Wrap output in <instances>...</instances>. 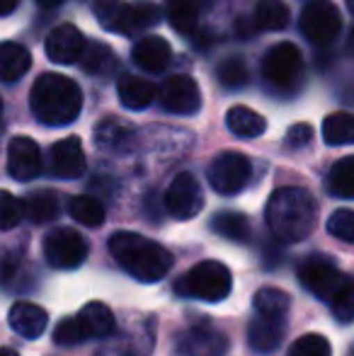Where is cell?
Instances as JSON below:
<instances>
[{
  "label": "cell",
  "mask_w": 354,
  "mask_h": 356,
  "mask_svg": "<svg viewBox=\"0 0 354 356\" xmlns=\"http://www.w3.org/2000/svg\"><path fill=\"white\" fill-rule=\"evenodd\" d=\"M158 99L170 114H194L202 107V92L192 75H170L158 90Z\"/></svg>",
  "instance_id": "obj_12"
},
{
  "label": "cell",
  "mask_w": 354,
  "mask_h": 356,
  "mask_svg": "<svg viewBox=\"0 0 354 356\" xmlns=\"http://www.w3.org/2000/svg\"><path fill=\"white\" fill-rule=\"evenodd\" d=\"M252 24L265 32H277L289 24V8L284 0H257Z\"/></svg>",
  "instance_id": "obj_27"
},
{
  "label": "cell",
  "mask_w": 354,
  "mask_h": 356,
  "mask_svg": "<svg viewBox=\"0 0 354 356\" xmlns=\"http://www.w3.org/2000/svg\"><path fill=\"white\" fill-rule=\"evenodd\" d=\"M131 58L141 71L163 73L172 58V49L163 37H143L141 42L134 44Z\"/></svg>",
  "instance_id": "obj_18"
},
{
  "label": "cell",
  "mask_w": 354,
  "mask_h": 356,
  "mask_svg": "<svg viewBox=\"0 0 354 356\" xmlns=\"http://www.w3.org/2000/svg\"><path fill=\"white\" fill-rule=\"evenodd\" d=\"M8 323L19 337L24 339H37L44 334L49 325V315L44 308L34 303H27V300H19L10 308V315H8Z\"/></svg>",
  "instance_id": "obj_19"
},
{
  "label": "cell",
  "mask_w": 354,
  "mask_h": 356,
  "mask_svg": "<svg viewBox=\"0 0 354 356\" xmlns=\"http://www.w3.org/2000/svg\"><path fill=\"white\" fill-rule=\"evenodd\" d=\"M86 339L90 337L78 315L76 318L61 320V323L56 325V330H54V342L61 344V347H73V344H81V342H86Z\"/></svg>",
  "instance_id": "obj_35"
},
{
  "label": "cell",
  "mask_w": 354,
  "mask_h": 356,
  "mask_svg": "<svg viewBox=\"0 0 354 356\" xmlns=\"http://www.w3.org/2000/svg\"><path fill=\"white\" fill-rule=\"evenodd\" d=\"M114 262L136 282L156 284L172 269V254L161 243L131 230H119L109 238Z\"/></svg>",
  "instance_id": "obj_2"
},
{
  "label": "cell",
  "mask_w": 354,
  "mask_h": 356,
  "mask_svg": "<svg viewBox=\"0 0 354 356\" xmlns=\"http://www.w3.org/2000/svg\"><path fill=\"white\" fill-rule=\"evenodd\" d=\"M265 218L277 240L298 243V240H306L316 228L318 204L308 189L282 187L269 197Z\"/></svg>",
  "instance_id": "obj_1"
},
{
  "label": "cell",
  "mask_w": 354,
  "mask_h": 356,
  "mask_svg": "<svg viewBox=\"0 0 354 356\" xmlns=\"http://www.w3.org/2000/svg\"><path fill=\"white\" fill-rule=\"evenodd\" d=\"M289 356H332L330 342H328L323 334H303L289 349Z\"/></svg>",
  "instance_id": "obj_34"
},
{
  "label": "cell",
  "mask_w": 354,
  "mask_h": 356,
  "mask_svg": "<svg viewBox=\"0 0 354 356\" xmlns=\"http://www.w3.org/2000/svg\"><path fill=\"white\" fill-rule=\"evenodd\" d=\"M34 117L47 127H66L81 114L83 92L76 80L61 73H42L29 92Z\"/></svg>",
  "instance_id": "obj_3"
},
{
  "label": "cell",
  "mask_w": 354,
  "mask_h": 356,
  "mask_svg": "<svg viewBox=\"0 0 354 356\" xmlns=\"http://www.w3.org/2000/svg\"><path fill=\"white\" fill-rule=\"evenodd\" d=\"M204 207V194L202 184L192 172H179L170 182L166 192V209L172 218L189 220L194 218Z\"/></svg>",
  "instance_id": "obj_11"
},
{
  "label": "cell",
  "mask_w": 354,
  "mask_h": 356,
  "mask_svg": "<svg viewBox=\"0 0 354 356\" xmlns=\"http://www.w3.org/2000/svg\"><path fill=\"white\" fill-rule=\"evenodd\" d=\"M284 334H287V320L282 318L255 315L248 325V344L257 354H272L274 349H279Z\"/></svg>",
  "instance_id": "obj_17"
},
{
  "label": "cell",
  "mask_w": 354,
  "mask_h": 356,
  "mask_svg": "<svg viewBox=\"0 0 354 356\" xmlns=\"http://www.w3.org/2000/svg\"><path fill=\"white\" fill-rule=\"evenodd\" d=\"M19 0H0V17H5V15H10L13 10H17Z\"/></svg>",
  "instance_id": "obj_41"
},
{
  "label": "cell",
  "mask_w": 354,
  "mask_h": 356,
  "mask_svg": "<svg viewBox=\"0 0 354 356\" xmlns=\"http://www.w3.org/2000/svg\"><path fill=\"white\" fill-rule=\"evenodd\" d=\"M233 289L231 269L226 264L216 262V259H207L199 262L184 274L175 284V291L184 298H197L207 300V303H218L223 300Z\"/></svg>",
  "instance_id": "obj_6"
},
{
  "label": "cell",
  "mask_w": 354,
  "mask_h": 356,
  "mask_svg": "<svg viewBox=\"0 0 354 356\" xmlns=\"http://www.w3.org/2000/svg\"><path fill=\"white\" fill-rule=\"evenodd\" d=\"M211 230L231 243H248L250 240V220L238 211H221L211 218Z\"/></svg>",
  "instance_id": "obj_28"
},
{
  "label": "cell",
  "mask_w": 354,
  "mask_h": 356,
  "mask_svg": "<svg viewBox=\"0 0 354 356\" xmlns=\"http://www.w3.org/2000/svg\"><path fill=\"white\" fill-rule=\"evenodd\" d=\"M8 172L17 182H29L42 172V150L27 136L13 138L8 145Z\"/></svg>",
  "instance_id": "obj_16"
},
{
  "label": "cell",
  "mask_w": 354,
  "mask_h": 356,
  "mask_svg": "<svg viewBox=\"0 0 354 356\" xmlns=\"http://www.w3.org/2000/svg\"><path fill=\"white\" fill-rule=\"evenodd\" d=\"M92 13L99 27L114 34H134L141 29L156 27L163 19V10L148 3H124V0H95Z\"/></svg>",
  "instance_id": "obj_4"
},
{
  "label": "cell",
  "mask_w": 354,
  "mask_h": 356,
  "mask_svg": "<svg viewBox=\"0 0 354 356\" xmlns=\"http://www.w3.org/2000/svg\"><path fill=\"white\" fill-rule=\"evenodd\" d=\"M323 141L328 145H352L354 143V114L332 112L323 119Z\"/></svg>",
  "instance_id": "obj_29"
},
{
  "label": "cell",
  "mask_w": 354,
  "mask_h": 356,
  "mask_svg": "<svg viewBox=\"0 0 354 356\" xmlns=\"http://www.w3.org/2000/svg\"><path fill=\"white\" fill-rule=\"evenodd\" d=\"M117 92H119V102H122L127 109H143L153 102L158 90L151 80H143V78H138V75L124 73L117 83Z\"/></svg>",
  "instance_id": "obj_21"
},
{
  "label": "cell",
  "mask_w": 354,
  "mask_h": 356,
  "mask_svg": "<svg viewBox=\"0 0 354 356\" xmlns=\"http://www.w3.org/2000/svg\"><path fill=\"white\" fill-rule=\"evenodd\" d=\"M39 5H42V8H56V5H61L63 0H37Z\"/></svg>",
  "instance_id": "obj_42"
},
{
  "label": "cell",
  "mask_w": 354,
  "mask_h": 356,
  "mask_svg": "<svg viewBox=\"0 0 354 356\" xmlns=\"http://www.w3.org/2000/svg\"><path fill=\"white\" fill-rule=\"evenodd\" d=\"M347 8H350V13L354 15V0H347Z\"/></svg>",
  "instance_id": "obj_44"
},
{
  "label": "cell",
  "mask_w": 354,
  "mask_h": 356,
  "mask_svg": "<svg viewBox=\"0 0 354 356\" xmlns=\"http://www.w3.org/2000/svg\"><path fill=\"white\" fill-rule=\"evenodd\" d=\"M86 150L78 136H68L54 143L49 150V170L61 179H76L86 172Z\"/></svg>",
  "instance_id": "obj_15"
},
{
  "label": "cell",
  "mask_w": 354,
  "mask_h": 356,
  "mask_svg": "<svg viewBox=\"0 0 354 356\" xmlns=\"http://www.w3.org/2000/svg\"><path fill=\"white\" fill-rule=\"evenodd\" d=\"M0 356H17V352L10 347H0Z\"/></svg>",
  "instance_id": "obj_43"
},
{
  "label": "cell",
  "mask_w": 354,
  "mask_h": 356,
  "mask_svg": "<svg viewBox=\"0 0 354 356\" xmlns=\"http://www.w3.org/2000/svg\"><path fill=\"white\" fill-rule=\"evenodd\" d=\"M81 66L90 75H109L117 68V56L107 44L90 42L86 44V51L81 56Z\"/></svg>",
  "instance_id": "obj_30"
},
{
  "label": "cell",
  "mask_w": 354,
  "mask_h": 356,
  "mask_svg": "<svg viewBox=\"0 0 354 356\" xmlns=\"http://www.w3.org/2000/svg\"><path fill=\"white\" fill-rule=\"evenodd\" d=\"M44 257L54 269H78L88 257V243L78 230L56 228L44 238Z\"/></svg>",
  "instance_id": "obj_10"
},
{
  "label": "cell",
  "mask_w": 354,
  "mask_h": 356,
  "mask_svg": "<svg viewBox=\"0 0 354 356\" xmlns=\"http://www.w3.org/2000/svg\"><path fill=\"white\" fill-rule=\"evenodd\" d=\"M134 141V127L122 119H104V122L97 124L95 129V143L97 148L109 150V153H124V150L131 148Z\"/></svg>",
  "instance_id": "obj_20"
},
{
  "label": "cell",
  "mask_w": 354,
  "mask_h": 356,
  "mask_svg": "<svg viewBox=\"0 0 354 356\" xmlns=\"http://www.w3.org/2000/svg\"><path fill=\"white\" fill-rule=\"evenodd\" d=\"M252 175V163L248 160V155L238 153V150H226V153L216 155L214 163L209 165V184L214 187V192L231 197L238 194L241 189L248 187Z\"/></svg>",
  "instance_id": "obj_8"
},
{
  "label": "cell",
  "mask_w": 354,
  "mask_h": 356,
  "mask_svg": "<svg viewBox=\"0 0 354 356\" xmlns=\"http://www.w3.org/2000/svg\"><path fill=\"white\" fill-rule=\"evenodd\" d=\"M202 0H166V17L179 34H192L199 24Z\"/></svg>",
  "instance_id": "obj_24"
},
{
  "label": "cell",
  "mask_w": 354,
  "mask_h": 356,
  "mask_svg": "<svg viewBox=\"0 0 354 356\" xmlns=\"http://www.w3.org/2000/svg\"><path fill=\"white\" fill-rule=\"evenodd\" d=\"M226 127L233 136H241V138H257L265 134L267 122L262 114L252 112L250 107H231L226 114Z\"/></svg>",
  "instance_id": "obj_23"
},
{
  "label": "cell",
  "mask_w": 354,
  "mask_h": 356,
  "mask_svg": "<svg viewBox=\"0 0 354 356\" xmlns=\"http://www.w3.org/2000/svg\"><path fill=\"white\" fill-rule=\"evenodd\" d=\"M24 218L22 202L10 192L0 189V230H13Z\"/></svg>",
  "instance_id": "obj_37"
},
{
  "label": "cell",
  "mask_w": 354,
  "mask_h": 356,
  "mask_svg": "<svg viewBox=\"0 0 354 356\" xmlns=\"http://www.w3.org/2000/svg\"><path fill=\"white\" fill-rule=\"evenodd\" d=\"M328 233L342 243L354 245V211L352 209H337L328 218Z\"/></svg>",
  "instance_id": "obj_36"
},
{
  "label": "cell",
  "mask_w": 354,
  "mask_h": 356,
  "mask_svg": "<svg viewBox=\"0 0 354 356\" xmlns=\"http://www.w3.org/2000/svg\"><path fill=\"white\" fill-rule=\"evenodd\" d=\"M22 209L32 223H49L61 211V202H58V194L51 192V189H39V192H32L24 199Z\"/></svg>",
  "instance_id": "obj_25"
},
{
  "label": "cell",
  "mask_w": 354,
  "mask_h": 356,
  "mask_svg": "<svg viewBox=\"0 0 354 356\" xmlns=\"http://www.w3.org/2000/svg\"><path fill=\"white\" fill-rule=\"evenodd\" d=\"M298 282H301V286L308 293L318 296V298H323L330 305V300L345 289L350 277H347L342 269H337L328 257L313 254V257H308L306 262L298 267Z\"/></svg>",
  "instance_id": "obj_7"
},
{
  "label": "cell",
  "mask_w": 354,
  "mask_h": 356,
  "mask_svg": "<svg viewBox=\"0 0 354 356\" xmlns=\"http://www.w3.org/2000/svg\"><path fill=\"white\" fill-rule=\"evenodd\" d=\"M330 310L340 323H354V279H350L345 289L330 300Z\"/></svg>",
  "instance_id": "obj_39"
},
{
  "label": "cell",
  "mask_w": 354,
  "mask_h": 356,
  "mask_svg": "<svg viewBox=\"0 0 354 356\" xmlns=\"http://www.w3.org/2000/svg\"><path fill=\"white\" fill-rule=\"evenodd\" d=\"M313 141V127L311 124H293L284 136V145L291 150H301Z\"/></svg>",
  "instance_id": "obj_40"
},
{
  "label": "cell",
  "mask_w": 354,
  "mask_h": 356,
  "mask_svg": "<svg viewBox=\"0 0 354 356\" xmlns=\"http://www.w3.org/2000/svg\"><path fill=\"white\" fill-rule=\"evenodd\" d=\"M248 78H250V73H248L246 61H241V58H226L218 66V80L226 88H241V85L248 83Z\"/></svg>",
  "instance_id": "obj_38"
},
{
  "label": "cell",
  "mask_w": 354,
  "mask_h": 356,
  "mask_svg": "<svg viewBox=\"0 0 354 356\" xmlns=\"http://www.w3.org/2000/svg\"><path fill=\"white\" fill-rule=\"evenodd\" d=\"M86 44H88L86 37H83L76 24H58V27H54L49 32L44 49H47L49 61L68 66V63L81 61L83 51H86Z\"/></svg>",
  "instance_id": "obj_14"
},
{
  "label": "cell",
  "mask_w": 354,
  "mask_h": 356,
  "mask_svg": "<svg viewBox=\"0 0 354 356\" xmlns=\"http://www.w3.org/2000/svg\"><path fill=\"white\" fill-rule=\"evenodd\" d=\"M252 305H255L257 315H265V318H282L287 320V313L291 308V300L284 291L274 289V286H265L255 293L252 298Z\"/></svg>",
  "instance_id": "obj_32"
},
{
  "label": "cell",
  "mask_w": 354,
  "mask_h": 356,
  "mask_svg": "<svg viewBox=\"0 0 354 356\" xmlns=\"http://www.w3.org/2000/svg\"><path fill=\"white\" fill-rule=\"evenodd\" d=\"M228 347H231L228 337L211 323L192 325L177 339V349L184 356H226Z\"/></svg>",
  "instance_id": "obj_13"
},
{
  "label": "cell",
  "mask_w": 354,
  "mask_h": 356,
  "mask_svg": "<svg viewBox=\"0 0 354 356\" xmlns=\"http://www.w3.org/2000/svg\"><path fill=\"white\" fill-rule=\"evenodd\" d=\"M68 213L78 220V223L88 225V228H97L104 223V207L92 197H73L68 202Z\"/></svg>",
  "instance_id": "obj_33"
},
{
  "label": "cell",
  "mask_w": 354,
  "mask_h": 356,
  "mask_svg": "<svg viewBox=\"0 0 354 356\" xmlns=\"http://www.w3.org/2000/svg\"><path fill=\"white\" fill-rule=\"evenodd\" d=\"M350 49L354 51V32H352V37H350Z\"/></svg>",
  "instance_id": "obj_45"
},
{
  "label": "cell",
  "mask_w": 354,
  "mask_h": 356,
  "mask_svg": "<svg viewBox=\"0 0 354 356\" xmlns=\"http://www.w3.org/2000/svg\"><path fill=\"white\" fill-rule=\"evenodd\" d=\"M303 37L316 47H330L342 29V17L330 0H311L298 17Z\"/></svg>",
  "instance_id": "obj_9"
},
{
  "label": "cell",
  "mask_w": 354,
  "mask_h": 356,
  "mask_svg": "<svg viewBox=\"0 0 354 356\" xmlns=\"http://www.w3.org/2000/svg\"><path fill=\"white\" fill-rule=\"evenodd\" d=\"M78 318H81L88 337H107V334L114 332V325H117L114 323V315H112V310H109V305L99 303V300L88 303L86 308L78 313Z\"/></svg>",
  "instance_id": "obj_26"
},
{
  "label": "cell",
  "mask_w": 354,
  "mask_h": 356,
  "mask_svg": "<svg viewBox=\"0 0 354 356\" xmlns=\"http://www.w3.org/2000/svg\"><path fill=\"white\" fill-rule=\"evenodd\" d=\"M260 71L269 92L279 95V97H291L293 92H298L303 83L301 49L291 42L274 44L262 58Z\"/></svg>",
  "instance_id": "obj_5"
},
{
  "label": "cell",
  "mask_w": 354,
  "mask_h": 356,
  "mask_svg": "<svg viewBox=\"0 0 354 356\" xmlns=\"http://www.w3.org/2000/svg\"><path fill=\"white\" fill-rule=\"evenodd\" d=\"M0 117H3V99H0Z\"/></svg>",
  "instance_id": "obj_46"
},
{
  "label": "cell",
  "mask_w": 354,
  "mask_h": 356,
  "mask_svg": "<svg viewBox=\"0 0 354 356\" xmlns=\"http://www.w3.org/2000/svg\"><path fill=\"white\" fill-rule=\"evenodd\" d=\"M29 68H32V54L27 51V47L17 42L0 44V80L3 83H17Z\"/></svg>",
  "instance_id": "obj_22"
},
{
  "label": "cell",
  "mask_w": 354,
  "mask_h": 356,
  "mask_svg": "<svg viewBox=\"0 0 354 356\" xmlns=\"http://www.w3.org/2000/svg\"><path fill=\"white\" fill-rule=\"evenodd\" d=\"M328 192L337 199H354V155L337 160L328 172Z\"/></svg>",
  "instance_id": "obj_31"
}]
</instances>
